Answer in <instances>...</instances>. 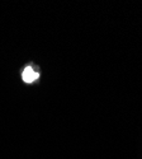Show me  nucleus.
<instances>
[{"label": "nucleus", "mask_w": 142, "mask_h": 159, "mask_svg": "<svg viewBox=\"0 0 142 159\" xmlns=\"http://www.w3.org/2000/svg\"><path fill=\"white\" fill-rule=\"evenodd\" d=\"M38 76H40V74H38L32 66H27L24 70H23V73H22V78H23V82L24 83H27V84H31V83H33V82H36L37 79H38Z\"/></svg>", "instance_id": "obj_1"}]
</instances>
